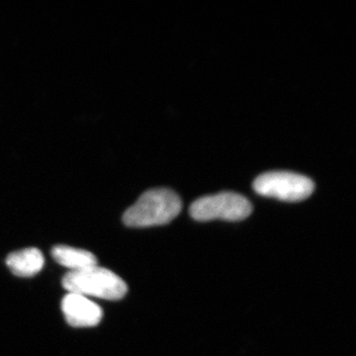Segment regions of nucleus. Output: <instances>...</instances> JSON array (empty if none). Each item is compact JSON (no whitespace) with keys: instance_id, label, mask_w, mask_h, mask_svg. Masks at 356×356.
Listing matches in <instances>:
<instances>
[{"instance_id":"f257e3e1","label":"nucleus","mask_w":356,"mask_h":356,"mask_svg":"<svg viewBox=\"0 0 356 356\" xmlns=\"http://www.w3.org/2000/svg\"><path fill=\"white\" fill-rule=\"evenodd\" d=\"M181 207L179 196L170 189H149L124 213L123 222L131 228L165 225L178 216Z\"/></svg>"},{"instance_id":"7ed1b4c3","label":"nucleus","mask_w":356,"mask_h":356,"mask_svg":"<svg viewBox=\"0 0 356 356\" xmlns=\"http://www.w3.org/2000/svg\"><path fill=\"white\" fill-rule=\"evenodd\" d=\"M252 212V203L245 196L235 192H222L204 196L192 203L189 213L196 221L222 219L242 221Z\"/></svg>"},{"instance_id":"39448f33","label":"nucleus","mask_w":356,"mask_h":356,"mask_svg":"<svg viewBox=\"0 0 356 356\" xmlns=\"http://www.w3.org/2000/svg\"><path fill=\"white\" fill-rule=\"evenodd\" d=\"M62 310L67 324L76 327H95L102 321V308L83 295L69 293L62 302Z\"/></svg>"},{"instance_id":"f03ea898","label":"nucleus","mask_w":356,"mask_h":356,"mask_svg":"<svg viewBox=\"0 0 356 356\" xmlns=\"http://www.w3.org/2000/svg\"><path fill=\"white\" fill-rule=\"evenodd\" d=\"M63 286L70 293L105 300L122 299L128 291L127 284L120 276L97 266L70 271L63 278Z\"/></svg>"},{"instance_id":"20e7f679","label":"nucleus","mask_w":356,"mask_h":356,"mask_svg":"<svg viewBox=\"0 0 356 356\" xmlns=\"http://www.w3.org/2000/svg\"><path fill=\"white\" fill-rule=\"evenodd\" d=\"M254 191L266 197L298 202L310 197L315 184L310 178L289 172H270L255 178Z\"/></svg>"},{"instance_id":"423d86ee","label":"nucleus","mask_w":356,"mask_h":356,"mask_svg":"<svg viewBox=\"0 0 356 356\" xmlns=\"http://www.w3.org/2000/svg\"><path fill=\"white\" fill-rule=\"evenodd\" d=\"M44 259L38 248H29L18 250L8 255L7 266L13 274L20 277H30L36 275L43 268Z\"/></svg>"},{"instance_id":"0eeeda50","label":"nucleus","mask_w":356,"mask_h":356,"mask_svg":"<svg viewBox=\"0 0 356 356\" xmlns=\"http://www.w3.org/2000/svg\"><path fill=\"white\" fill-rule=\"evenodd\" d=\"M51 255L58 264L70 271H81L97 266L95 255L81 248L57 245L51 250Z\"/></svg>"}]
</instances>
